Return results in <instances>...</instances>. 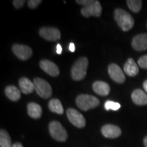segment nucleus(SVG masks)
Instances as JSON below:
<instances>
[{"label":"nucleus","mask_w":147,"mask_h":147,"mask_svg":"<svg viewBox=\"0 0 147 147\" xmlns=\"http://www.w3.org/2000/svg\"><path fill=\"white\" fill-rule=\"evenodd\" d=\"M12 147H23V146L21 143L16 142V143H14V144H12Z\"/></svg>","instance_id":"obj_30"},{"label":"nucleus","mask_w":147,"mask_h":147,"mask_svg":"<svg viewBox=\"0 0 147 147\" xmlns=\"http://www.w3.org/2000/svg\"><path fill=\"white\" fill-rule=\"evenodd\" d=\"M144 144L145 147H147V136L144 138Z\"/></svg>","instance_id":"obj_32"},{"label":"nucleus","mask_w":147,"mask_h":147,"mask_svg":"<svg viewBox=\"0 0 147 147\" xmlns=\"http://www.w3.org/2000/svg\"><path fill=\"white\" fill-rule=\"evenodd\" d=\"M125 73L129 76H135L139 72V68L133 59H128L123 67Z\"/></svg>","instance_id":"obj_17"},{"label":"nucleus","mask_w":147,"mask_h":147,"mask_svg":"<svg viewBox=\"0 0 147 147\" xmlns=\"http://www.w3.org/2000/svg\"><path fill=\"white\" fill-rule=\"evenodd\" d=\"M34 83L35 90L42 98L48 99L52 95V88L50 84L45 80L40 78H34Z\"/></svg>","instance_id":"obj_5"},{"label":"nucleus","mask_w":147,"mask_h":147,"mask_svg":"<svg viewBox=\"0 0 147 147\" xmlns=\"http://www.w3.org/2000/svg\"><path fill=\"white\" fill-rule=\"evenodd\" d=\"M102 5L99 1H93L91 4L84 6L81 9V14L84 17H89L91 16L99 17L102 14Z\"/></svg>","instance_id":"obj_7"},{"label":"nucleus","mask_w":147,"mask_h":147,"mask_svg":"<svg viewBox=\"0 0 147 147\" xmlns=\"http://www.w3.org/2000/svg\"><path fill=\"white\" fill-rule=\"evenodd\" d=\"M69 50L72 53H74L75 51V45H74V44L72 43V42H71V43L69 44Z\"/></svg>","instance_id":"obj_29"},{"label":"nucleus","mask_w":147,"mask_h":147,"mask_svg":"<svg viewBox=\"0 0 147 147\" xmlns=\"http://www.w3.org/2000/svg\"><path fill=\"white\" fill-rule=\"evenodd\" d=\"M93 89L97 94L102 95V96H106L109 94L110 91L109 84L100 80H97L93 82Z\"/></svg>","instance_id":"obj_14"},{"label":"nucleus","mask_w":147,"mask_h":147,"mask_svg":"<svg viewBox=\"0 0 147 147\" xmlns=\"http://www.w3.org/2000/svg\"><path fill=\"white\" fill-rule=\"evenodd\" d=\"M127 3L129 8L132 12L138 13L142 8V1H141V0H128V1H127Z\"/></svg>","instance_id":"obj_22"},{"label":"nucleus","mask_w":147,"mask_h":147,"mask_svg":"<svg viewBox=\"0 0 147 147\" xmlns=\"http://www.w3.org/2000/svg\"><path fill=\"white\" fill-rule=\"evenodd\" d=\"M115 20L124 32L129 31L134 25V20L131 14L121 8H117L115 10Z\"/></svg>","instance_id":"obj_1"},{"label":"nucleus","mask_w":147,"mask_h":147,"mask_svg":"<svg viewBox=\"0 0 147 147\" xmlns=\"http://www.w3.org/2000/svg\"><path fill=\"white\" fill-rule=\"evenodd\" d=\"M40 66L43 71L52 76H57L59 75V69L57 65L49 60L44 59L40 62Z\"/></svg>","instance_id":"obj_11"},{"label":"nucleus","mask_w":147,"mask_h":147,"mask_svg":"<svg viewBox=\"0 0 147 147\" xmlns=\"http://www.w3.org/2000/svg\"><path fill=\"white\" fill-rule=\"evenodd\" d=\"M12 51L18 59L21 60H27L32 56V50L28 46L15 44L12 46Z\"/></svg>","instance_id":"obj_9"},{"label":"nucleus","mask_w":147,"mask_h":147,"mask_svg":"<svg viewBox=\"0 0 147 147\" xmlns=\"http://www.w3.org/2000/svg\"><path fill=\"white\" fill-rule=\"evenodd\" d=\"M88 64H89V61L85 57H82L76 60L71 69V75L73 80L78 81L82 80L85 77Z\"/></svg>","instance_id":"obj_2"},{"label":"nucleus","mask_w":147,"mask_h":147,"mask_svg":"<svg viewBox=\"0 0 147 147\" xmlns=\"http://www.w3.org/2000/svg\"><path fill=\"white\" fill-rule=\"evenodd\" d=\"M102 134L107 138H116L121 136V129L115 125L106 124L102 127Z\"/></svg>","instance_id":"obj_12"},{"label":"nucleus","mask_w":147,"mask_h":147,"mask_svg":"<svg viewBox=\"0 0 147 147\" xmlns=\"http://www.w3.org/2000/svg\"><path fill=\"white\" fill-rule=\"evenodd\" d=\"M108 74L110 78L117 83H123L125 80V76L123 72L122 69L118 65L115 63H111L108 66Z\"/></svg>","instance_id":"obj_10"},{"label":"nucleus","mask_w":147,"mask_h":147,"mask_svg":"<svg viewBox=\"0 0 147 147\" xmlns=\"http://www.w3.org/2000/svg\"><path fill=\"white\" fill-rule=\"evenodd\" d=\"M76 2L80 5H84V6H87V5L93 3V0H77Z\"/></svg>","instance_id":"obj_27"},{"label":"nucleus","mask_w":147,"mask_h":147,"mask_svg":"<svg viewBox=\"0 0 147 147\" xmlns=\"http://www.w3.org/2000/svg\"><path fill=\"white\" fill-rule=\"evenodd\" d=\"M66 113H67V118L71 122V123L76 126V127L82 128L85 126V118L81 113H79L78 110L74 109V108H68Z\"/></svg>","instance_id":"obj_6"},{"label":"nucleus","mask_w":147,"mask_h":147,"mask_svg":"<svg viewBox=\"0 0 147 147\" xmlns=\"http://www.w3.org/2000/svg\"><path fill=\"white\" fill-rule=\"evenodd\" d=\"M5 95L13 102H16L21 98V90L14 85H10L5 89Z\"/></svg>","instance_id":"obj_19"},{"label":"nucleus","mask_w":147,"mask_h":147,"mask_svg":"<svg viewBox=\"0 0 147 147\" xmlns=\"http://www.w3.org/2000/svg\"><path fill=\"white\" fill-rule=\"evenodd\" d=\"M143 87H144V89L145 90V91L147 93V80H145L143 83Z\"/></svg>","instance_id":"obj_31"},{"label":"nucleus","mask_w":147,"mask_h":147,"mask_svg":"<svg viewBox=\"0 0 147 147\" xmlns=\"http://www.w3.org/2000/svg\"><path fill=\"white\" fill-rule=\"evenodd\" d=\"M139 66L143 69H147V55L142 56L138 61Z\"/></svg>","instance_id":"obj_24"},{"label":"nucleus","mask_w":147,"mask_h":147,"mask_svg":"<svg viewBox=\"0 0 147 147\" xmlns=\"http://www.w3.org/2000/svg\"><path fill=\"white\" fill-rule=\"evenodd\" d=\"M56 51H57V53L59 55H61L62 53V47L59 44H57V48H56Z\"/></svg>","instance_id":"obj_28"},{"label":"nucleus","mask_w":147,"mask_h":147,"mask_svg":"<svg viewBox=\"0 0 147 147\" xmlns=\"http://www.w3.org/2000/svg\"><path fill=\"white\" fill-rule=\"evenodd\" d=\"M0 146L1 147H12V140L9 134L4 129L0 131Z\"/></svg>","instance_id":"obj_21"},{"label":"nucleus","mask_w":147,"mask_h":147,"mask_svg":"<svg viewBox=\"0 0 147 147\" xmlns=\"http://www.w3.org/2000/svg\"><path fill=\"white\" fill-rule=\"evenodd\" d=\"M131 99L136 105L144 106L147 104V95L141 89L134 90L131 94Z\"/></svg>","instance_id":"obj_15"},{"label":"nucleus","mask_w":147,"mask_h":147,"mask_svg":"<svg viewBox=\"0 0 147 147\" xmlns=\"http://www.w3.org/2000/svg\"><path fill=\"white\" fill-rule=\"evenodd\" d=\"M25 1L23 0H14L13 1V5L16 9H20L23 6Z\"/></svg>","instance_id":"obj_26"},{"label":"nucleus","mask_w":147,"mask_h":147,"mask_svg":"<svg viewBox=\"0 0 147 147\" xmlns=\"http://www.w3.org/2000/svg\"><path fill=\"white\" fill-rule=\"evenodd\" d=\"M18 84H19L20 90L24 94H29L35 90L34 82L31 81L27 78H25V77H23V78L19 79Z\"/></svg>","instance_id":"obj_16"},{"label":"nucleus","mask_w":147,"mask_h":147,"mask_svg":"<svg viewBox=\"0 0 147 147\" xmlns=\"http://www.w3.org/2000/svg\"><path fill=\"white\" fill-rule=\"evenodd\" d=\"M40 36L49 41H57L61 38V33L58 29L55 27H44L39 31Z\"/></svg>","instance_id":"obj_8"},{"label":"nucleus","mask_w":147,"mask_h":147,"mask_svg":"<svg viewBox=\"0 0 147 147\" xmlns=\"http://www.w3.org/2000/svg\"><path fill=\"white\" fill-rule=\"evenodd\" d=\"M49 132L53 138L59 142H65L67 138V133L63 126L58 121H52L49 126Z\"/></svg>","instance_id":"obj_4"},{"label":"nucleus","mask_w":147,"mask_h":147,"mask_svg":"<svg viewBox=\"0 0 147 147\" xmlns=\"http://www.w3.org/2000/svg\"><path fill=\"white\" fill-rule=\"evenodd\" d=\"M131 45L136 51H143L147 50V34L136 36L132 40Z\"/></svg>","instance_id":"obj_13"},{"label":"nucleus","mask_w":147,"mask_h":147,"mask_svg":"<svg viewBox=\"0 0 147 147\" xmlns=\"http://www.w3.org/2000/svg\"><path fill=\"white\" fill-rule=\"evenodd\" d=\"M104 108L106 110H118L121 108V104L118 102H115L113 101L108 100L104 104Z\"/></svg>","instance_id":"obj_23"},{"label":"nucleus","mask_w":147,"mask_h":147,"mask_svg":"<svg viewBox=\"0 0 147 147\" xmlns=\"http://www.w3.org/2000/svg\"><path fill=\"white\" fill-rule=\"evenodd\" d=\"M40 3H42L41 0H29L28 1V6L31 9H34L38 6Z\"/></svg>","instance_id":"obj_25"},{"label":"nucleus","mask_w":147,"mask_h":147,"mask_svg":"<svg viewBox=\"0 0 147 147\" xmlns=\"http://www.w3.org/2000/svg\"><path fill=\"white\" fill-rule=\"evenodd\" d=\"M49 108L51 112L59 115H62L64 112L61 102L57 99H52L49 103Z\"/></svg>","instance_id":"obj_20"},{"label":"nucleus","mask_w":147,"mask_h":147,"mask_svg":"<svg viewBox=\"0 0 147 147\" xmlns=\"http://www.w3.org/2000/svg\"><path fill=\"white\" fill-rule=\"evenodd\" d=\"M76 103L79 108L84 111L96 108L100 104V100L91 95L82 94L76 97Z\"/></svg>","instance_id":"obj_3"},{"label":"nucleus","mask_w":147,"mask_h":147,"mask_svg":"<svg viewBox=\"0 0 147 147\" xmlns=\"http://www.w3.org/2000/svg\"><path fill=\"white\" fill-rule=\"evenodd\" d=\"M28 115L33 119H39L42 114V107L35 102H30L27 105Z\"/></svg>","instance_id":"obj_18"}]
</instances>
